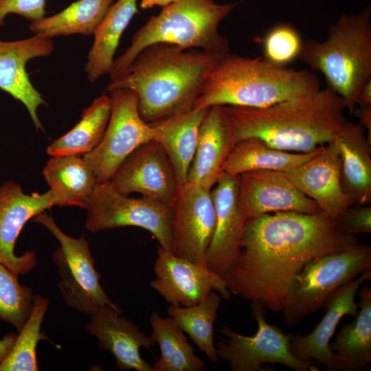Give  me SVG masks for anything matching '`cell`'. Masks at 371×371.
Returning <instances> with one entry per match:
<instances>
[{
  "label": "cell",
  "instance_id": "cell-20",
  "mask_svg": "<svg viewBox=\"0 0 371 371\" xmlns=\"http://www.w3.org/2000/svg\"><path fill=\"white\" fill-rule=\"evenodd\" d=\"M87 331L97 338L99 347L112 354L120 370L154 371L140 355V348L155 346L139 326L122 316L118 305H104L90 315Z\"/></svg>",
  "mask_w": 371,
  "mask_h": 371
},
{
  "label": "cell",
  "instance_id": "cell-35",
  "mask_svg": "<svg viewBox=\"0 0 371 371\" xmlns=\"http://www.w3.org/2000/svg\"><path fill=\"white\" fill-rule=\"evenodd\" d=\"M303 43L294 27L278 24L271 28L263 38V58L273 65L286 67L299 58Z\"/></svg>",
  "mask_w": 371,
  "mask_h": 371
},
{
  "label": "cell",
  "instance_id": "cell-1",
  "mask_svg": "<svg viewBox=\"0 0 371 371\" xmlns=\"http://www.w3.org/2000/svg\"><path fill=\"white\" fill-rule=\"evenodd\" d=\"M357 243L323 212L263 214L247 219L240 251L223 280L231 294L281 311L306 263Z\"/></svg>",
  "mask_w": 371,
  "mask_h": 371
},
{
  "label": "cell",
  "instance_id": "cell-34",
  "mask_svg": "<svg viewBox=\"0 0 371 371\" xmlns=\"http://www.w3.org/2000/svg\"><path fill=\"white\" fill-rule=\"evenodd\" d=\"M34 297L32 289L21 284L18 275L0 263V319L19 332L31 313Z\"/></svg>",
  "mask_w": 371,
  "mask_h": 371
},
{
  "label": "cell",
  "instance_id": "cell-5",
  "mask_svg": "<svg viewBox=\"0 0 371 371\" xmlns=\"http://www.w3.org/2000/svg\"><path fill=\"white\" fill-rule=\"evenodd\" d=\"M299 58L321 73L328 87L352 113L357 93L371 80V8L342 14L329 25L325 40L304 41Z\"/></svg>",
  "mask_w": 371,
  "mask_h": 371
},
{
  "label": "cell",
  "instance_id": "cell-29",
  "mask_svg": "<svg viewBox=\"0 0 371 371\" xmlns=\"http://www.w3.org/2000/svg\"><path fill=\"white\" fill-rule=\"evenodd\" d=\"M111 110L109 95L103 94L95 98L89 106L84 109L79 122L47 146V154L51 157L84 156L91 152L102 139Z\"/></svg>",
  "mask_w": 371,
  "mask_h": 371
},
{
  "label": "cell",
  "instance_id": "cell-22",
  "mask_svg": "<svg viewBox=\"0 0 371 371\" xmlns=\"http://www.w3.org/2000/svg\"><path fill=\"white\" fill-rule=\"evenodd\" d=\"M234 146L223 106L207 108L199 130L196 147L188 181L211 190Z\"/></svg>",
  "mask_w": 371,
  "mask_h": 371
},
{
  "label": "cell",
  "instance_id": "cell-4",
  "mask_svg": "<svg viewBox=\"0 0 371 371\" xmlns=\"http://www.w3.org/2000/svg\"><path fill=\"white\" fill-rule=\"evenodd\" d=\"M319 89L318 78L309 71L227 52L218 57L207 74L194 108H262Z\"/></svg>",
  "mask_w": 371,
  "mask_h": 371
},
{
  "label": "cell",
  "instance_id": "cell-6",
  "mask_svg": "<svg viewBox=\"0 0 371 371\" xmlns=\"http://www.w3.org/2000/svg\"><path fill=\"white\" fill-rule=\"evenodd\" d=\"M214 0H176L135 32L130 45L114 60L111 80L120 76L146 47L156 43L172 44L223 54L229 42L220 34V23L236 5Z\"/></svg>",
  "mask_w": 371,
  "mask_h": 371
},
{
  "label": "cell",
  "instance_id": "cell-23",
  "mask_svg": "<svg viewBox=\"0 0 371 371\" xmlns=\"http://www.w3.org/2000/svg\"><path fill=\"white\" fill-rule=\"evenodd\" d=\"M341 159V185L353 205L371 202V142L359 123L346 121L333 140Z\"/></svg>",
  "mask_w": 371,
  "mask_h": 371
},
{
  "label": "cell",
  "instance_id": "cell-32",
  "mask_svg": "<svg viewBox=\"0 0 371 371\" xmlns=\"http://www.w3.org/2000/svg\"><path fill=\"white\" fill-rule=\"evenodd\" d=\"M220 303L221 296L212 291L197 304L189 306L170 304L167 311L177 325L215 363L218 357L214 344V325Z\"/></svg>",
  "mask_w": 371,
  "mask_h": 371
},
{
  "label": "cell",
  "instance_id": "cell-14",
  "mask_svg": "<svg viewBox=\"0 0 371 371\" xmlns=\"http://www.w3.org/2000/svg\"><path fill=\"white\" fill-rule=\"evenodd\" d=\"M155 278L150 286L171 305L189 306L214 291L225 300L231 293L223 278L158 245L154 265Z\"/></svg>",
  "mask_w": 371,
  "mask_h": 371
},
{
  "label": "cell",
  "instance_id": "cell-28",
  "mask_svg": "<svg viewBox=\"0 0 371 371\" xmlns=\"http://www.w3.org/2000/svg\"><path fill=\"white\" fill-rule=\"evenodd\" d=\"M357 293L359 302L355 320L344 325L330 345L346 371L364 370L371 362V289L363 286Z\"/></svg>",
  "mask_w": 371,
  "mask_h": 371
},
{
  "label": "cell",
  "instance_id": "cell-39",
  "mask_svg": "<svg viewBox=\"0 0 371 371\" xmlns=\"http://www.w3.org/2000/svg\"><path fill=\"white\" fill-rule=\"evenodd\" d=\"M355 105L361 107L371 106V80L366 82L359 89Z\"/></svg>",
  "mask_w": 371,
  "mask_h": 371
},
{
  "label": "cell",
  "instance_id": "cell-3",
  "mask_svg": "<svg viewBox=\"0 0 371 371\" xmlns=\"http://www.w3.org/2000/svg\"><path fill=\"white\" fill-rule=\"evenodd\" d=\"M221 55L168 43L153 44L111 80L107 90L133 91L142 118L153 123L194 108L207 74Z\"/></svg>",
  "mask_w": 371,
  "mask_h": 371
},
{
  "label": "cell",
  "instance_id": "cell-25",
  "mask_svg": "<svg viewBox=\"0 0 371 371\" xmlns=\"http://www.w3.org/2000/svg\"><path fill=\"white\" fill-rule=\"evenodd\" d=\"M43 175L62 206L85 209L98 183L93 168L80 155L52 157L44 167Z\"/></svg>",
  "mask_w": 371,
  "mask_h": 371
},
{
  "label": "cell",
  "instance_id": "cell-21",
  "mask_svg": "<svg viewBox=\"0 0 371 371\" xmlns=\"http://www.w3.org/2000/svg\"><path fill=\"white\" fill-rule=\"evenodd\" d=\"M54 48L52 38L37 34L17 41L0 40V89L26 107L37 130H43L37 110L46 102L32 84L26 65L31 59L50 55Z\"/></svg>",
  "mask_w": 371,
  "mask_h": 371
},
{
  "label": "cell",
  "instance_id": "cell-27",
  "mask_svg": "<svg viewBox=\"0 0 371 371\" xmlns=\"http://www.w3.org/2000/svg\"><path fill=\"white\" fill-rule=\"evenodd\" d=\"M322 148L308 153L291 152L274 148L259 138L249 137L235 144L223 172L232 175L257 170L286 172L314 156Z\"/></svg>",
  "mask_w": 371,
  "mask_h": 371
},
{
  "label": "cell",
  "instance_id": "cell-12",
  "mask_svg": "<svg viewBox=\"0 0 371 371\" xmlns=\"http://www.w3.org/2000/svg\"><path fill=\"white\" fill-rule=\"evenodd\" d=\"M171 207V251L206 267V252L216 223L211 190L187 181L179 184Z\"/></svg>",
  "mask_w": 371,
  "mask_h": 371
},
{
  "label": "cell",
  "instance_id": "cell-2",
  "mask_svg": "<svg viewBox=\"0 0 371 371\" xmlns=\"http://www.w3.org/2000/svg\"><path fill=\"white\" fill-rule=\"evenodd\" d=\"M223 106L234 145L257 137L296 153L333 142L346 121L344 100L328 87L266 107Z\"/></svg>",
  "mask_w": 371,
  "mask_h": 371
},
{
  "label": "cell",
  "instance_id": "cell-40",
  "mask_svg": "<svg viewBox=\"0 0 371 371\" xmlns=\"http://www.w3.org/2000/svg\"><path fill=\"white\" fill-rule=\"evenodd\" d=\"M16 337L17 334L10 333L0 339V362L4 360L10 352Z\"/></svg>",
  "mask_w": 371,
  "mask_h": 371
},
{
  "label": "cell",
  "instance_id": "cell-31",
  "mask_svg": "<svg viewBox=\"0 0 371 371\" xmlns=\"http://www.w3.org/2000/svg\"><path fill=\"white\" fill-rule=\"evenodd\" d=\"M114 0H78L61 12L32 21L30 30L45 38L80 34H93Z\"/></svg>",
  "mask_w": 371,
  "mask_h": 371
},
{
  "label": "cell",
  "instance_id": "cell-19",
  "mask_svg": "<svg viewBox=\"0 0 371 371\" xmlns=\"http://www.w3.org/2000/svg\"><path fill=\"white\" fill-rule=\"evenodd\" d=\"M293 183L333 220L353 204L341 185V159L334 141L314 156L284 172Z\"/></svg>",
  "mask_w": 371,
  "mask_h": 371
},
{
  "label": "cell",
  "instance_id": "cell-36",
  "mask_svg": "<svg viewBox=\"0 0 371 371\" xmlns=\"http://www.w3.org/2000/svg\"><path fill=\"white\" fill-rule=\"evenodd\" d=\"M337 229L342 233L355 236L371 232V205H352L335 220Z\"/></svg>",
  "mask_w": 371,
  "mask_h": 371
},
{
  "label": "cell",
  "instance_id": "cell-10",
  "mask_svg": "<svg viewBox=\"0 0 371 371\" xmlns=\"http://www.w3.org/2000/svg\"><path fill=\"white\" fill-rule=\"evenodd\" d=\"M251 313L258 324L256 333L245 336L222 325L218 331L224 336L216 343L218 359L227 361L232 371H265V363H280L296 371H318L312 360L296 358L291 350L293 335L285 334L266 321V308L251 303Z\"/></svg>",
  "mask_w": 371,
  "mask_h": 371
},
{
  "label": "cell",
  "instance_id": "cell-7",
  "mask_svg": "<svg viewBox=\"0 0 371 371\" xmlns=\"http://www.w3.org/2000/svg\"><path fill=\"white\" fill-rule=\"evenodd\" d=\"M371 270V247L356 244L323 255L306 263L295 276L282 309L288 326L298 324L304 317L325 306L342 286Z\"/></svg>",
  "mask_w": 371,
  "mask_h": 371
},
{
  "label": "cell",
  "instance_id": "cell-15",
  "mask_svg": "<svg viewBox=\"0 0 371 371\" xmlns=\"http://www.w3.org/2000/svg\"><path fill=\"white\" fill-rule=\"evenodd\" d=\"M110 182L123 194L137 192L170 205L179 186L169 157L155 139L132 152L118 167Z\"/></svg>",
  "mask_w": 371,
  "mask_h": 371
},
{
  "label": "cell",
  "instance_id": "cell-16",
  "mask_svg": "<svg viewBox=\"0 0 371 371\" xmlns=\"http://www.w3.org/2000/svg\"><path fill=\"white\" fill-rule=\"evenodd\" d=\"M238 199L247 218L280 212H322L318 205L303 194L284 172L257 170L238 175Z\"/></svg>",
  "mask_w": 371,
  "mask_h": 371
},
{
  "label": "cell",
  "instance_id": "cell-8",
  "mask_svg": "<svg viewBox=\"0 0 371 371\" xmlns=\"http://www.w3.org/2000/svg\"><path fill=\"white\" fill-rule=\"evenodd\" d=\"M85 209V227L90 232L138 227L149 232L159 246L171 251L172 211L168 203L146 196L129 197L109 181L98 183Z\"/></svg>",
  "mask_w": 371,
  "mask_h": 371
},
{
  "label": "cell",
  "instance_id": "cell-11",
  "mask_svg": "<svg viewBox=\"0 0 371 371\" xmlns=\"http://www.w3.org/2000/svg\"><path fill=\"white\" fill-rule=\"evenodd\" d=\"M111 110L99 144L84 155L98 182L109 181L124 160L137 147L153 139L154 130L139 112L137 95L128 89L107 90Z\"/></svg>",
  "mask_w": 371,
  "mask_h": 371
},
{
  "label": "cell",
  "instance_id": "cell-33",
  "mask_svg": "<svg viewBox=\"0 0 371 371\" xmlns=\"http://www.w3.org/2000/svg\"><path fill=\"white\" fill-rule=\"evenodd\" d=\"M49 305V300L34 295L33 306L28 319L19 331L14 345L4 360L0 362V371H37L36 347L41 340H47L41 330Z\"/></svg>",
  "mask_w": 371,
  "mask_h": 371
},
{
  "label": "cell",
  "instance_id": "cell-26",
  "mask_svg": "<svg viewBox=\"0 0 371 371\" xmlns=\"http://www.w3.org/2000/svg\"><path fill=\"white\" fill-rule=\"evenodd\" d=\"M137 12V0H117L98 25L85 65L90 82L110 74L120 38Z\"/></svg>",
  "mask_w": 371,
  "mask_h": 371
},
{
  "label": "cell",
  "instance_id": "cell-38",
  "mask_svg": "<svg viewBox=\"0 0 371 371\" xmlns=\"http://www.w3.org/2000/svg\"><path fill=\"white\" fill-rule=\"evenodd\" d=\"M353 112L359 120V124L366 130L368 140L371 142V106H358Z\"/></svg>",
  "mask_w": 371,
  "mask_h": 371
},
{
  "label": "cell",
  "instance_id": "cell-18",
  "mask_svg": "<svg viewBox=\"0 0 371 371\" xmlns=\"http://www.w3.org/2000/svg\"><path fill=\"white\" fill-rule=\"evenodd\" d=\"M370 279L371 270H368L342 286L327 302L326 312L313 331L304 335H293L291 350L296 358L315 359L328 371H346L342 361L330 350V341L344 316H356L359 305L355 302V295L360 286Z\"/></svg>",
  "mask_w": 371,
  "mask_h": 371
},
{
  "label": "cell",
  "instance_id": "cell-17",
  "mask_svg": "<svg viewBox=\"0 0 371 371\" xmlns=\"http://www.w3.org/2000/svg\"><path fill=\"white\" fill-rule=\"evenodd\" d=\"M238 187V175L223 172L211 190L216 223L205 265L223 278L238 255L247 221L239 202Z\"/></svg>",
  "mask_w": 371,
  "mask_h": 371
},
{
  "label": "cell",
  "instance_id": "cell-13",
  "mask_svg": "<svg viewBox=\"0 0 371 371\" xmlns=\"http://www.w3.org/2000/svg\"><path fill=\"white\" fill-rule=\"evenodd\" d=\"M62 206L50 190L43 194H25L19 183L5 181L0 184V263L16 275H25L36 265L34 250L17 256L15 243L25 224L52 206Z\"/></svg>",
  "mask_w": 371,
  "mask_h": 371
},
{
  "label": "cell",
  "instance_id": "cell-37",
  "mask_svg": "<svg viewBox=\"0 0 371 371\" xmlns=\"http://www.w3.org/2000/svg\"><path fill=\"white\" fill-rule=\"evenodd\" d=\"M45 0H0V26L4 25L6 16L16 14L38 21L45 15Z\"/></svg>",
  "mask_w": 371,
  "mask_h": 371
},
{
  "label": "cell",
  "instance_id": "cell-30",
  "mask_svg": "<svg viewBox=\"0 0 371 371\" xmlns=\"http://www.w3.org/2000/svg\"><path fill=\"white\" fill-rule=\"evenodd\" d=\"M150 337L160 348V357L152 365L154 371H202L204 361L194 353L184 332L170 317L153 312L150 316Z\"/></svg>",
  "mask_w": 371,
  "mask_h": 371
},
{
  "label": "cell",
  "instance_id": "cell-9",
  "mask_svg": "<svg viewBox=\"0 0 371 371\" xmlns=\"http://www.w3.org/2000/svg\"><path fill=\"white\" fill-rule=\"evenodd\" d=\"M58 240L60 247L52 254L58 269V288L65 303L78 312L92 315L104 305L116 306L100 282L88 240L82 235L73 238L65 234L54 218L43 212L33 218Z\"/></svg>",
  "mask_w": 371,
  "mask_h": 371
},
{
  "label": "cell",
  "instance_id": "cell-24",
  "mask_svg": "<svg viewBox=\"0 0 371 371\" xmlns=\"http://www.w3.org/2000/svg\"><path fill=\"white\" fill-rule=\"evenodd\" d=\"M207 108L192 110L150 123L157 141L169 157L179 184L188 180L193 159L199 127Z\"/></svg>",
  "mask_w": 371,
  "mask_h": 371
},
{
  "label": "cell",
  "instance_id": "cell-41",
  "mask_svg": "<svg viewBox=\"0 0 371 371\" xmlns=\"http://www.w3.org/2000/svg\"><path fill=\"white\" fill-rule=\"evenodd\" d=\"M176 0H141L140 6L142 9H148L155 5L165 7Z\"/></svg>",
  "mask_w": 371,
  "mask_h": 371
}]
</instances>
